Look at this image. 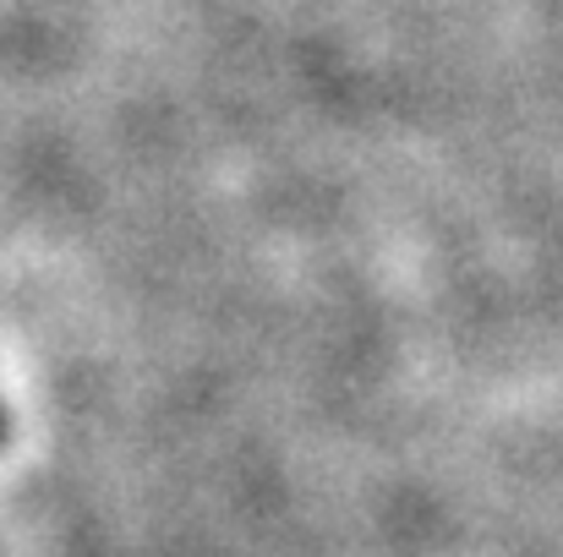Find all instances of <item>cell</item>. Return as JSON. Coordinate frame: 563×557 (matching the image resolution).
I'll use <instances>...</instances> for the list:
<instances>
[{"instance_id":"cell-1","label":"cell","mask_w":563,"mask_h":557,"mask_svg":"<svg viewBox=\"0 0 563 557\" xmlns=\"http://www.w3.org/2000/svg\"><path fill=\"white\" fill-rule=\"evenodd\" d=\"M0 443H5V415H0Z\"/></svg>"}]
</instances>
